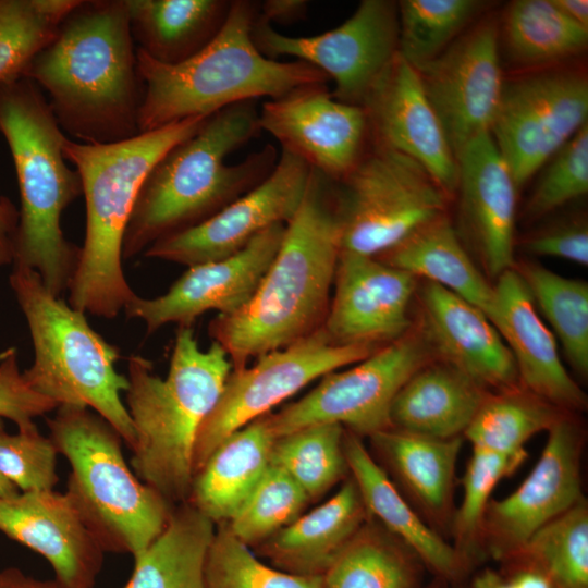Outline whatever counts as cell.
Masks as SVG:
<instances>
[{
	"label": "cell",
	"mask_w": 588,
	"mask_h": 588,
	"mask_svg": "<svg viewBox=\"0 0 588 588\" xmlns=\"http://www.w3.org/2000/svg\"><path fill=\"white\" fill-rule=\"evenodd\" d=\"M126 0H79L23 78L49 95L52 113L83 144H111L139 134L145 85Z\"/></svg>",
	"instance_id": "obj_1"
},
{
	"label": "cell",
	"mask_w": 588,
	"mask_h": 588,
	"mask_svg": "<svg viewBox=\"0 0 588 588\" xmlns=\"http://www.w3.org/2000/svg\"><path fill=\"white\" fill-rule=\"evenodd\" d=\"M340 253L334 183L311 169L299 208L256 291L237 311L218 315L209 324L232 369L322 328Z\"/></svg>",
	"instance_id": "obj_2"
},
{
	"label": "cell",
	"mask_w": 588,
	"mask_h": 588,
	"mask_svg": "<svg viewBox=\"0 0 588 588\" xmlns=\"http://www.w3.org/2000/svg\"><path fill=\"white\" fill-rule=\"evenodd\" d=\"M255 100L208 117L189 138L172 147L150 170L127 223L122 257L192 228L262 182L279 154L272 145L229 164L226 158L260 133Z\"/></svg>",
	"instance_id": "obj_3"
},
{
	"label": "cell",
	"mask_w": 588,
	"mask_h": 588,
	"mask_svg": "<svg viewBox=\"0 0 588 588\" xmlns=\"http://www.w3.org/2000/svg\"><path fill=\"white\" fill-rule=\"evenodd\" d=\"M232 365L212 341L201 350L192 327H180L168 373L139 355L127 360L125 406L135 429L130 465L173 506L187 502L199 430L217 404Z\"/></svg>",
	"instance_id": "obj_4"
},
{
	"label": "cell",
	"mask_w": 588,
	"mask_h": 588,
	"mask_svg": "<svg viewBox=\"0 0 588 588\" xmlns=\"http://www.w3.org/2000/svg\"><path fill=\"white\" fill-rule=\"evenodd\" d=\"M207 118H188L111 144L65 138L63 154L79 174L86 203L85 241L68 289L73 308L113 319L136 296L123 272L122 245L140 186L156 163Z\"/></svg>",
	"instance_id": "obj_5"
},
{
	"label": "cell",
	"mask_w": 588,
	"mask_h": 588,
	"mask_svg": "<svg viewBox=\"0 0 588 588\" xmlns=\"http://www.w3.org/2000/svg\"><path fill=\"white\" fill-rule=\"evenodd\" d=\"M0 133L11 151L21 199L12 264L36 271L59 296L69 289L81 256L60 224L63 210L83 195L79 174L63 154L68 136L41 89L23 77L0 83Z\"/></svg>",
	"instance_id": "obj_6"
},
{
	"label": "cell",
	"mask_w": 588,
	"mask_h": 588,
	"mask_svg": "<svg viewBox=\"0 0 588 588\" xmlns=\"http://www.w3.org/2000/svg\"><path fill=\"white\" fill-rule=\"evenodd\" d=\"M258 8L255 1H232L216 37L179 64L156 62L136 48L137 70L145 85L139 133L188 118H207L260 97L279 98L299 86L327 83L328 76L306 62H282L260 53L252 38Z\"/></svg>",
	"instance_id": "obj_7"
},
{
	"label": "cell",
	"mask_w": 588,
	"mask_h": 588,
	"mask_svg": "<svg viewBox=\"0 0 588 588\" xmlns=\"http://www.w3.org/2000/svg\"><path fill=\"white\" fill-rule=\"evenodd\" d=\"M9 283L34 346L24 379L57 406L89 408L132 449L135 429L122 394L127 377L115 369L119 350L88 323L85 314L52 294L30 268L13 265Z\"/></svg>",
	"instance_id": "obj_8"
},
{
	"label": "cell",
	"mask_w": 588,
	"mask_h": 588,
	"mask_svg": "<svg viewBox=\"0 0 588 588\" xmlns=\"http://www.w3.org/2000/svg\"><path fill=\"white\" fill-rule=\"evenodd\" d=\"M46 422L71 467L65 491L105 552L138 555L163 530L174 506L135 475L121 436L91 409L59 406Z\"/></svg>",
	"instance_id": "obj_9"
},
{
	"label": "cell",
	"mask_w": 588,
	"mask_h": 588,
	"mask_svg": "<svg viewBox=\"0 0 588 588\" xmlns=\"http://www.w3.org/2000/svg\"><path fill=\"white\" fill-rule=\"evenodd\" d=\"M334 191L344 252L379 257L444 217L446 195L427 171L377 145Z\"/></svg>",
	"instance_id": "obj_10"
},
{
	"label": "cell",
	"mask_w": 588,
	"mask_h": 588,
	"mask_svg": "<svg viewBox=\"0 0 588 588\" xmlns=\"http://www.w3.org/2000/svg\"><path fill=\"white\" fill-rule=\"evenodd\" d=\"M436 357L412 328L346 370L323 376L302 399L267 414L274 438L320 424H338L363 438L391 428L392 403L405 382Z\"/></svg>",
	"instance_id": "obj_11"
},
{
	"label": "cell",
	"mask_w": 588,
	"mask_h": 588,
	"mask_svg": "<svg viewBox=\"0 0 588 588\" xmlns=\"http://www.w3.org/2000/svg\"><path fill=\"white\" fill-rule=\"evenodd\" d=\"M377 348L335 344L321 328L296 343L257 357L250 367L232 369L217 404L199 430L194 475L232 432L269 414L311 381L355 364Z\"/></svg>",
	"instance_id": "obj_12"
},
{
	"label": "cell",
	"mask_w": 588,
	"mask_h": 588,
	"mask_svg": "<svg viewBox=\"0 0 588 588\" xmlns=\"http://www.w3.org/2000/svg\"><path fill=\"white\" fill-rule=\"evenodd\" d=\"M588 82L574 70H546L503 82L490 130L517 186L585 124Z\"/></svg>",
	"instance_id": "obj_13"
},
{
	"label": "cell",
	"mask_w": 588,
	"mask_h": 588,
	"mask_svg": "<svg viewBox=\"0 0 588 588\" xmlns=\"http://www.w3.org/2000/svg\"><path fill=\"white\" fill-rule=\"evenodd\" d=\"M252 38L269 59L289 56L317 68L334 81V98L362 107L399 52L397 3L363 0L340 26L309 37L281 34L257 14Z\"/></svg>",
	"instance_id": "obj_14"
},
{
	"label": "cell",
	"mask_w": 588,
	"mask_h": 588,
	"mask_svg": "<svg viewBox=\"0 0 588 588\" xmlns=\"http://www.w3.org/2000/svg\"><path fill=\"white\" fill-rule=\"evenodd\" d=\"M583 427L574 414L549 431L546 445L525 480L507 497L491 499L485 517L487 556L505 561L541 527L585 497L581 490Z\"/></svg>",
	"instance_id": "obj_15"
},
{
	"label": "cell",
	"mask_w": 588,
	"mask_h": 588,
	"mask_svg": "<svg viewBox=\"0 0 588 588\" xmlns=\"http://www.w3.org/2000/svg\"><path fill=\"white\" fill-rule=\"evenodd\" d=\"M310 167L281 150L272 172L205 221L166 236L144 255L187 267L226 258L275 224H286L304 198Z\"/></svg>",
	"instance_id": "obj_16"
},
{
	"label": "cell",
	"mask_w": 588,
	"mask_h": 588,
	"mask_svg": "<svg viewBox=\"0 0 588 588\" xmlns=\"http://www.w3.org/2000/svg\"><path fill=\"white\" fill-rule=\"evenodd\" d=\"M260 131L332 182L345 177L366 154L370 136L365 110L338 100L326 84L299 86L265 101Z\"/></svg>",
	"instance_id": "obj_17"
},
{
	"label": "cell",
	"mask_w": 588,
	"mask_h": 588,
	"mask_svg": "<svg viewBox=\"0 0 588 588\" xmlns=\"http://www.w3.org/2000/svg\"><path fill=\"white\" fill-rule=\"evenodd\" d=\"M417 72L455 157L475 137L490 132L504 82L493 23L456 38Z\"/></svg>",
	"instance_id": "obj_18"
},
{
	"label": "cell",
	"mask_w": 588,
	"mask_h": 588,
	"mask_svg": "<svg viewBox=\"0 0 588 588\" xmlns=\"http://www.w3.org/2000/svg\"><path fill=\"white\" fill-rule=\"evenodd\" d=\"M285 225L268 228L226 258L188 267L160 296L136 295L124 307L125 316L142 320L152 333L167 323L192 327L210 310L234 314L256 291L281 245Z\"/></svg>",
	"instance_id": "obj_19"
},
{
	"label": "cell",
	"mask_w": 588,
	"mask_h": 588,
	"mask_svg": "<svg viewBox=\"0 0 588 588\" xmlns=\"http://www.w3.org/2000/svg\"><path fill=\"white\" fill-rule=\"evenodd\" d=\"M416 284L378 257L341 250L322 329L339 345H387L412 329Z\"/></svg>",
	"instance_id": "obj_20"
},
{
	"label": "cell",
	"mask_w": 588,
	"mask_h": 588,
	"mask_svg": "<svg viewBox=\"0 0 588 588\" xmlns=\"http://www.w3.org/2000/svg\"><path fill=\"white\" fill-rule=\"evenodd\" d=\"M372 145L420 164L442 192L457 188V160L424 90L419 73L397 52L366 95Z\"/></svg>",
	"instance_id": "obj_21"
},
{
	"label": "cell",
	"mask_w": 588,
	"mask_h": 588,
	"mask_svg": "<svg viewBox=\"0 0 588 588\" xmlns=\"http://www.w3.org/2000/svg\"><path fill=\"white\" fill-rule=\"evenodd\" d=\"M0 531L45 558L60 585L94 588L106 552L66 491L0 498Z\"/></svg>",
	"instance_id": "obj_22"
},
{
	"label": "cell",
	"mask_w": 588,
	"mask_h": 588,
	"mask_svg": "<svg viewBox=\"0 0 588 588\" xmlns=\"http://www.w3.org/2000/svg\"><path fill=\"white\" fill-rule=\"evenodd\" d=\"M456 160L465 232L483 270L498 278L514 268L517 186L490 132L470 140Z\"/></svg>",
	"instance_id": "obj_23"
},
{
	"label": "cell",
	"mask_w": 588,
	"mask_h": 588,
	"mask_svg": "<svg viewBox=\"0 0 588 588\" xmlns=\"http://www.w3.org/2000/svg\"><path fill=\"white\" fill-rule=\"evenodd\" d=\"M420 309L419 330L436 359L460 369L490 392L520 387L510 348L477 307L426 281Z\"/></svg>",
	"instance_id": "obj_24"
},
{
	"label": "cell",
	"mask_w": 588,
	"mask_h": 588,
	"mask_svg": "<svg viewBox=\"0 0 588 588\" xmlns=\"http://www.w3.org/2000/svg\"><path fill=\"white\" fill-rule=\"evenodd\" d=\"M493 286L494 327L514 357L520 385L567 413L584 411L587 396L566 371L556 338L538 315L518 271L505 270Z\"/></svg>",
	"instance_id": "obj_25"
},
{
	"label": "cell",
	"mask_w": 588,
	"mask_h": 588,
	"mask_svg": "<svg viewBox=\"0 0 588 588\" xmlns=\"http://www.w3.org/2000/svg\"><path fill=\"white\" fill-rule=\"evenodd\" d=\"M376 462L424 522L450 539L456 464L464 438L438 439L394 428L370 437Z\"/></svg>",
	"instance_id": "obj_26"
},
{
	"label": "cell",
	"mask_w": 588,
	"mask_h": 588,
	"mask_svg": "<svg viewBox=\"0 0 588 588\" xmlns=\"http://www.w3.org/2000/svg\"><path fill=\"white\" fill-rule=\"evenodd\" d=\"M344 453L369 516L411 548L433 574L445 580L461 579L466 572L451 543L416 513L363 439L345 430Z\"/></svg>",
	"instance_id": "obj_27"
},
{
	"label": "cell",
	"mask_w": 588,
	"mask_h": 588,
	"mask_svg": "<svg viewBox=\"0 0 588 588\" xmlns=\"http://www.w3.org/2000/svg\"><path fill=\"white\" fill-rule=\"evenodd\" d=\"M369 517L352 478L332 498L260 543L261 551L281 571L323 575Z\"/></svg>",
	"instance_id": "obj_28"
},
{
	"label": "cell",
	"mask_w": 588,
	"mask_h": 588,
	"mask_svg": "<svg viewBox=\"0 0 588 588\" xmlns=\"http://www.w3.org/2000/svg\"><path fill=\"white\" fill-rule=\"evenodd\" d=\"M489 392L460 369L434 359L396 394L391 428L438 439L464 438Z\"/></svg>",
	"instance_id": "obj_29"
},
{
	"label": "cell",
	"mask_w": 588,
	"mask_h": 588,
	"mask_svg": "<svg viewBox=\"0 0 588 588\" xmlns=\"http://www.w3.org/2000/svg\"><path fill=\"white\" fill-rule=\"evenodd\" d=\"M274 440L267 415L232 432L194 475L187 502L215 524L229 522L269 466Z\"/></svg>",
	"instance_id": "obj_30"
},
{
	"label": "cell",
	"mask_w": 588,
	"mask_h": 588,
	"mask_svg": "<svg viewBox=\"0 0 588 588\" xmlns=\"http://www.w3.org/2000/svg\"><path fill=\"white\" fill-rule=\"evenodd\" d=\"M231 3L230 0H126L133 40L156 62L182 63L216 37Z\"/></svg>",
	"instance_id": "obj_31"
},
{
	"label": "cell",
	"mask_w": 588,
	"mask_h": 588,
	"mask_svg": "<svg viewBox=\"0 0 588 588\" xmlns=\"http://www.w3.org/2000/svg\"><path fill=\"white\" fill-rule=\"evenodd\" d=\"M378 258L454 293L482 311L494 326V286L474 264L445 217Z\"/></svg>",
	"instance_id": "obj_32"
},
{
	"label": "cell",
	"mask_w": 588,
	"mask_h": 588,
	"mask_svg": "<svg viewBox=\"0 0 588 588\" xmlns=\"http://www.w3.org/2000/svg\"><path fill=\"white\" fill-rule=\"evenodd\" d=\"M215 523L188 502L174 506L159 536L134 559L121 588H205Z\"/></svg>",
	"instance_id": "obj_33"
},
{
	"label": "cell",
	"mask_w": 588,
	"mask_h": 588,
	"mask_svg": "<svg viewBox=\"0 0 588 588\" xmlns=\"http://www.w3.org/2000/svg\"><path fill=\"white\" fill-rule=\"evenodd\" d=\"M424 563L369 517L322 575L324 588H419Z\"/></svg>",
	"instance_id": "obj_34"
},
{
	"label": "cell",
	"mask_w": 588,
	"mask_h": 588,
	"mask_svg": "<svg viewBox=\"0 0 588 588\" xmlns=\"http://www.w3.org/2000/svg\"><path fill=\"white\" fill-rule=\"evenodd\" d=\"M569 414L522 385L489 392L464 438L473 449L502 454L523 464L527 458V441L539 432L549 431Z\"/></svg>",
	"instance_id": "obj_35"
},
{
	"label": "cell",
	"mask_w": 588,
	"mask_h": 588,
	"mask_svg": "<svg viewBox=\"0 0 588 588\" xmlns=\"http://www.w3.org/2000/svg\"><path fill=\"white\" fill-rule=\"evenodd\" d=\"M511 59L528 66L552 64L581 52L588 29L563 14L551 0L514 1L504 21Z\"/></svg>",
	"instance_id": "obj_36"
},
{
	"label": "cell",
	"mask_w": 588,
	"mask_h": 588,
	"mask_svg": "<svg viewBox=\"0 0 588 588\" xmlns=\"http://www.w3.org/2000/svg\"><path fill=\"white\" fill-rule=\"evenodd\" d=\"M505 564L543 572L555 588H588V503L586 498L537 530Z\"/></svg>",
	"instance_id": "obj_37"
},
{
	"label": "cell",
	"mask_w": 588,
	"mask_h": 588,
	"mask_svg": "<svg viewBox=\"0 0 588 588\" xmlns=\"http://www.w3.org/2000/svg\"><path fill=\"white\" fill-rule=\"evenodd\" d=\"M536 306L552 327L571 366L581 376L588 372V284L565 278L540 265L515 268Z\"/></svg>",
	"instance_id": "obj_38"
},
{
	"label": "cell",
	"mask_w": 588,
	"mask_h": 588,
	"mask_svg": "<svg viewBox=\"0 0 588 588\" xmlns=\"http://www.w3.org/2000/svg\"><path fill=\"white\" fill-rule=\"evenodd\" d=\"M344 434L341 425L320 424L277 438L270 464L293 478L309 500L317 499L350 471Z\"/></svg>",
	"instance_id": "obj_39"
},
{
	"label": "cell",
	"mask_w": 588,
	"mask_h": 588,
	"mask_svg": "<svg viewBox=\"0 0 588 588\" xmlns=\"http://www.w3.org/2000/svg\"><path fill=\"white\" fill-rule=\"evenodd\" d=\"M520 465V462L502 454L473 449L461 480L463 499L455 507L450 530L451 546L466 573L487 558L483 525L494 488Z\"/></svg>",
	"instance_id": "obj_40"
},
{
	"label": "cell",
	"mask_w": 588,
	"mask_h": 588,
	"mask_svg": "<svg viewBox=\"0 0 588 588\" xmlns=\"http://www.w3.org/2000/svg\"><path fill=\"white\" fill-rule=\"evenodd\" d=\"M480 5L474 0L397 2L399 53L419 71L457 38Z\"/></svg>",
	"instance_id": "obj_41"
},
{
	"label": "cell",
	"mask_w": 588,
	"mask_h": 588,
	"mask_svg": "<svg viewBox=\"0 0 588 588\" xmlns=\"http://www.w3.org/2000/svg\"><path fill=\"white\" fill-rule=\"evenodd\" d=\"M79 0H0V83L22 78Z\"/></svg>",
	"instance_id": "obj_42"
},
{
	"label": "cell",
	"mask_w": 588,
	"mask_h": 588,
	"mask_svg": "<svg viewBox=\"0 0 588 588\" xmlns=\"http://www.w3.org/2000/svg\"><path fill=\"white\" fill-rule=\"evenodd\" d=\"M308 501L293 478L269 464L247 500L224 524L246 546L259 544L301 516Z\"/></svg>",
	"instance_id": "obj_43"
},
{
	"label": "cell",
	"mask_w": 588,
	"mask_h": 588,
	"mask_svg": "<svg viewBox=\"0 0 588 588\" xmlns=\"http://www.w3.org/2000/svg\"><path fill=\"white\" fill-rule=\"evenodd\" d=\"M205 588H324L322 575H295L259 561L224 523L205 564Z\"/></svg>",
	"instance_id": "obj_44"
},
{
	"label": "cell",
	"mask_w": 588,
	"mask_h": 588,
	"mask_svg": "<svg viewBox=\"0 0 588 588\" xmlns=\"http://www.w3.org/2000/svg\"><path fill=\"white\" fill-rule=\"evenodd\" d=\"M58 450L38 428L5 431L0 419V474L20 492L52 490L59 481Z\"/></svg>",
	"instance_id": "obj_45"
},
{
	"label": "cell",
	"mask_w": 588,
	"mask_h": 588,
	"mask_svg": "<svg viewBox=\"0 0 588 588\" xmlns=\"http://www.w3.org/2000/svg\"><path fill=\"white\" fill-rule=\"evenodd\" d=\"M588 192V125L560 150L535 187L526 206L531 218L541 217Z\"/></svg>",
	"instance_id": "obj_46"
},
{
	"label": "cell",
	"mask_w": 588,
	"mask_h": 588,
	"mask_svg": "<svg viewBox=\"0 0 588 588\" xmlns=\"http://www.w3.org/2000/svg\"><path fill=\"white\" fill-rule=\"evenodd\" d=\"M57 404L33 390L17 363L15 347L0 354V419L14 422L19 431L36 428L34 419L56 411Z\"/></svg>",
	"instance_id": "obj_47"
},
{
	"label": "cell",
	"mask_w": 588,
	"mask_h": 588,
	"mask_svg": "<svg viewBox=\"0 0 588 588\" xmlns=\"http://www.w3.org/2000/svg\"><path fill=\"white\" fill-rule=\"evenodd\" d=\"M525 249L534 255L562 258L586 267L587 225L573 222L540 232L525 241Z\"/></svg>",
	"instance_id": "obj_48"
},
{
	"label": "cell",
	"mask_w": 588,
	"mask_h": 588,
	"mask_svg": "<svg viewBox=\"0 0 588 588\" xmlns=\"http://www.w3.org/2000/svg\"><path fill=\"white\" fill-rule=\"evenodd\" d=\"M308 4L306 0H266L259 3L258 15L271 25L292 24L305 17Z\"/></svg>",
	"instance_id": "obj_49"
},
{
	"label": "cell",
	"mask_w": 588,
	"mask_h": 588,
	"mask_svg": "<svg viewBox=\"0 0 588 588\" xmlns=\"http://www.w3.org/2000/svg\"><path fill=\"white\" fill-rule=\"evenodd\" d=\"M19 211L8 197H0V266L12 262Z\"/></svg>",
	"instance_id": "obj_50"
},
{
	"label": "cell",
	"mask_w": 588,
	"mask_h": 588,
	"mask_svg": "<svg viewBox=\"0 0 588 588\" xmlns=\"http://www.w3.org/2000/svg\"><path fill=\"white\" fill-rule=\"evenodd\" d=\"M0 588H69L56 579L41 580L26 575L17 567L0 569Z\"/></svg>",
	"instance_id": "obj_51"
},
{
	"label": "cell",
	"mask_w": 588,
	"mask_h": 588,
	"mask_svg": "<svg viewBox=\"0 0 588 588\" xmlns=\"http://www.w3.org/2000/svg\"><path fill=\"white\" fill-rule=\"evenodd\" d=\"M516 566L509 580L515 588H555L551 579L541 571L522 564H507Z\"/></svg>",
	"instance_id": "obj_52"
},
{
	"label": "cell",
	"mask_w": 588,
	"mask_h": 588,
	"mask_svg": "<svg viewBox=\"0 0 588 588\" xmlns=\"http://www.w3.org/2000/svg\"><path fill=\"white\" fill-rule=\"evenodd\" d=\"M568 19L588 29V2L586 0H551Z\"/></svg>",
	"instance_id": "obj_53"
},
{
	"label": "cell",
	"mask_w": 588,
	"mask_h": 588,
	"mask_svg": "<svg viewBox=\"0 0 588 588\" xmlns=\"http://www.w3.org/2000/svg\"><path fill=\"white\" fill-rule=\"evenodd\" d=\"M473 588H515L513 584L491 569H485L473 580Z\"/></svg>",
	"instance_id": "obj_54"
},
{
	"label": "cell",
	"mask_w": 588,
	"mask_h": 588,
	"mask_svg": "<svg viewBox=\"0 0 588 588\" xmlns=\"http://www.w3.org/2000/svg\"><path fill=\"white\" fill-rule=\"evenodd\" d=\"M19 492V489L0 474V498L13 497Z\"/></svg>",
	"instance_id": "obj_55"
}]
</instances>
